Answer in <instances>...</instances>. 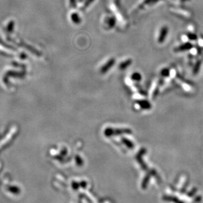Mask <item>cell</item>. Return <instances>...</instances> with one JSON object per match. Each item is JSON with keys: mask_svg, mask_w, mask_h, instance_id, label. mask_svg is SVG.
I'll use <instances>...</instances> for the list:
<instances>
[{"mask_svg": "<svg viewBox=\"0 0 203 203\" xmlns=\"http://www.w3.org/2000/svg\"><path fill=\"white\" fill-rule=\"evenodd\" d=\"M167 34H168V29H167L166 28V29L164 28L161 31V33H160V34L159 38H158V40H159V42H162L163 41H164L165 38L166 37Z\"/></svg>", "mask_w": 203, "mask_h": 203, "instance_id": "cell-1", "label": "cell"}]
</instances>
